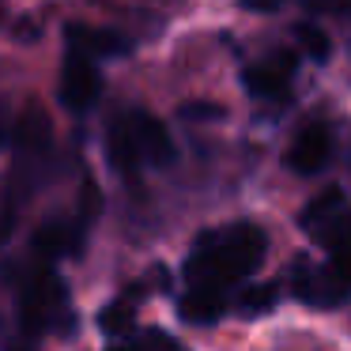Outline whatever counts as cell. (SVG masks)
Here are the masks:
<instances>
[{"label":"cell","instance_id":"277c9868","mask_svg":"<svg viewBox=\"0 0 351 351\" xmlns=\"http://www.w3.org/2000/svg\"><path fill=\"white\" fill-rule=\"evenodd\" d=\"M291 295L317 310L340 306L351 295V253H325V261L298 257L291 268Z\"/></svg>","mask_w":351,"mask_h":351},{"label":"cell","instance_id":"7a4b0ae2","mask_svg":"<svg viewBox=\"0 0 351 351\" xmlns=\"http://www.w3.org/2000/svg\"><path fill=\"white\" fill-rule=\"evenodd\" d=\"M72 302L69 287L57 276L53 261L31 257V265L19 276V306H16V340H8V351H31L38 340L69 328Z\"/></svg>","mask_w":351,"mask_h":351},{"label":"cell","instance_id":"8992f818","mask_svg":"<svg viewBox=\"0 0 351 351\" xmlns=\"http://www.w3.org/2000/svg\"><path fill=\"white\" fill-rule=\"evenodd\" d=\"M295 72H298V57L291 53V49H272V53H265L261 61L245 64L242 84H245V91L261 102H287Z\"/></svg>","mask_w":351,"mask_h":351},{"label":"cell","instance_id":"9c48e42d","mask_svg":"<svg viewBox=\"0 0 351 351\" xmlns=\"http://www.w3.org/2000/svg\"><path fill=\"white\" fill-rule=\"evenodd\" d=\"M64 42H69V49H80V53L95 57V61H106V57H117L129 49V38L117 31H99V27H69L64 31Z\"/></svg>","mask_w":351,"mask_h":351},{"label":"cell","instance_id":"3957f363","mask_svg":"<svg viewBox=\"0 0 351 351\" xmlns=\"http://www.w3.org/2000/svg\"><path fill=\"white\" fill-rule=\"evenodd\" d=\"M106 152H110V167L117 174L132 178L140 170H155V167H170L174 162V140H170L167 125L147 110H125L110 121L106 132Z\"/></svg>","mask_w":351,"mask_h":351},{"label":"cell","instance_id":"6da1fadb","mask_svg":"<svg viewBox=\"0 0 351 351\" xmlns=\"http://www.w3.org/2000/svg\"><path fill=\"white\" fill-rule=\"evenodd\" d=\"M268 253V238L257 223H227L212 227L193 242L185 261V295L182 317L212 325L219 313L234 310L238 291L245 287Z\"/></svg>","mask_w":351,"mask_h":351},{"label":"cell","instance_id":"52a82bcc","mask_svg":"<svg viewBox=\"0 0 351 351\" xmlns=\"http://www.w3.org/2000/svg\"><path fill=\"white\" fill-rule=\"evenodd\" d=\"M102 95V72L99 61L80 49L64 53V69H61V106L72 114H87Z\"/></svg>","mask_w":351,"mask_h":351},{"label":"cell","instance_id":"4fadbf2b","mask_svg":"<svg viewBox=\"0 0 351 351\" xmlns=\"http://www.w3.org/2000/svg\"><path fill=\"white\" fill-rule=\"evenodd\" d=\"M295 38H298V46H302L306 53H310L313 61H317V64H321V61H325V57H328V38H325V34L317 31V27H310V23L295 27Z\"/></svg>","mask_w":351,"mask_h":351},{"label":"cell","instance_id":"5bb4252c","mask_svg":"<svg viewBox=\"0 0 351 351\" xmlns=\"http://www.w3.org/2000/svg\"><path fill=\"white\" fill-rule=\"evenodd\" d=\"M302 4L321 16H351V0H302Z\"/></svg>","mask_w":351,"mask_h":351},{"label":"cell","instance_id":"9a60e30c","mask_svg":"<svg viewBox=\"0 0 351 351\" xmlns=\"http://www.w3.org/2000/svg\"><path fill=\"white\" fill-rule=\"evenodd\" d=\"M283 0H242V8H250V12H276Z\"/></svg>","mask_w":351,"mask_h":351},{"label":"cell","instance_id":"5b68a950","mask_svg":"<svg viewBox=\"0 0 351 351\" xmlns=\"http://www.w3.org/2000/svg\"><path fill=\"white\" fill-rule=\"evenodd\" d=\"M302 230L321 253H351V204L340 189H325L306 204Z\"/></svg>","mask_w":351,"mask_h":351},{"label":"cell","instance_id":"30bf717a","mask_svg":"<svg viewBox=\"0 0 351 351\" xmlns=\"http://www.w3.org/2000/svg\"><path fill=\"white\" fill-rule=\"evenodd\" d=\"M140 298H144V287H129L121 298H114V302L99 313V328L106 336H114V340L129 336L132 321H136V310H140Z\"/></svg>","mask_w":351,"mask_h":351},{"label":"cell","instance_id":"8fae6325","mask_svg":"<svg viewBox=\"0 0 351 351\" xmlns=\"http://www.w3.org/2000/svg\"><path fill=\"white\" fill-rule=\"evenodd\" d=\"M110 351H185L182 340H174L162 328H144V332H129L114 343Z\"/></svg>","mask_w":351,"mask_h":351},{"label":"cell","instance_id":"7c38bea8","mask_svg":"<svg viewBox=\"0 0 351 351\" xmlns=\"http://www.w3.org/2000/svg\"><path fill=\"white\" fill-rule=\"evenodd\" d=\"M276 298H280V291H276V283H261V287H242L234 298V313H265L276 306Z\"/></svg>","mask_w":351,"mask_h":351},{"label":"cell","instance_id":"ba28073f","mask_svg":"<svg viewBox=\"0 0 351 351\" xmlns=\"http://www.w3.org/2000/svg\"><path fill=\"white\" fill-rule=\"evenodd\" d=\"M328 159H332V132H328L325 121H306L302 129L291 136L287 155H283L287 170H295V174H302V178L325 170Z\"/></svg>","mask_w":351,"mask_h":351}]
</instances>
